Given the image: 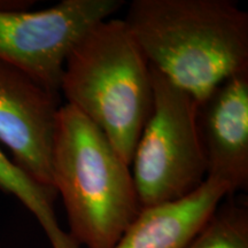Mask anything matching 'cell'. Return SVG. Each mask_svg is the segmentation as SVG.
<instances>
[{
	"label": "cell",
	"mask_w": 248,
	"mask_h": 248,
	"mask_svg": "<svg viewBox=\"0 0 248 248\" xmlns=\"http://www.w3.org/2000/svg\"><path fill=\"white\" fill-rule=\"evenodd\" d=\"M124 21L150 67L198 104L248 67V13L231 0H133Z\"/></svg>",
	"instance_id": "obj_1"
},
{
	"label": "cell",
	"mask_w": 248,
	"mask_h": 248,
	"mask_svg": "<svg viewBox=\"0 0 248 248\" xmlns=\"http://www.w3.org/2000/svg\"><path fill=\"white\" fill-rule=\"evenodd\" d=\"M60 92L131 164L153 107L152 70L124 18L94 24L71 48Z\"/></svg>",
	"instance_id": "obj_2"
},
{
	"label": "cell",
	"mask_w": 248,
	"mask_h": 248,
	"mask_svg": "<svg viewBox=\"0 0 248 248\" xmlns=\"http://www.w3.org/2000/svg\"><path fill=\"white\" fill-rule=\"evenodd\" d=\"M106 136L70 105L59 109L52 175L78 246L114 248L141 207L132 172Z\"/></svg>",
	"instance_id": "obj_3"
},
{
	"label": "cell",
	"mask_w": 248,
	"mask_h": 248,
	"mask_svg": "<svg viewBox=\"0 0 248 248\" xmlns=\"http://www.w3.org/2000/svg\"><path fill=\"white\" fill-rule=\"evenodd\" d=\"M151 70L153 107L130 164L141 208L182 199L207 179L198 101Z\"/></svg>",
	"instance_id": "obj_4"
},
{
	"label": "cell",
	"mask_w": 248,
	"mask_h": 248,
	"mask_svg": "<svg viewBox=\"0 0 248 248\" xmlns=\"http://www.w3.org/2000/svg\"><path fill=\"white\" fill-rule=\"evenodd\" d=\"M123 0H62L43 11L0 9V61L60 93L64 62L89 29L110 18Z\"/></svg>",
	"instance_id": "obj_5"
},
{
	"label": "cell",
	"mask_w": 248,
	"mask_h": 248,
	"mask_svg": "<svg viewBox=\"0 0 248 248\" xmlns=\"http://www.w3.org/2000/svg\"><path fill=\"white\" fill-rule=\"evenodd\" d=\"M59 97V92L0 61V142L27 175L54 191L52 151Z\"/></svg>",
	"instance_id": "obj_6"
},
{
	"label": "cell",
	"mask_w": 248,
	"mask_h": 248,
	"mask_svg": "<svg viewBox=\"0 0 248 248\" xmlns=\"http://www.w3.org/2000/svg\"><path fill=\"white\" fill-rule=\"evenodd\" d=\"M198 129L207 178L231 193L248 186V67L222 82L198 104Z\"/></svg>",
	"instance_id": "obj_7"
},
{
	"label": "cell",
	"mask_w": 248,
	"mask_h": 248,
	"mask_svg": "<svg viewBox=\"0 0 248 248\" xmlns=\"http://www.w3.org/2000/svg\"><path fill=\"white\" fill-rule=\"evenodd\" d=\"M231 194L224 183L207 178L182 199L141 208L114 248H186Z\"/></svg>",
	"instance_id": "obj_8"
},
{
	"label": "cell",
	"mask_w": 248,
	"mask_h": 248,
	"mask_svg": "<svg viewBox=\"0 0 248 248\" xmlns=\"http://www.w3.org/2000/svg\"><path fill=\"white\" fill-rule=\"evenodd\" d=\"M0 190L14 195L37 221L47 235L52 248H80L59 224L54 212V190L40 185L8 159L0 148Z\"/></svg>",
	"instance_id": "obj_9"
},
{
	"label": "cell",
	"mask_w": 248,
	"mask_h": 248,
	"mask_svg": "<svg viewBox=\"0 0 248 248\" xmlns=\"http://www.w3.org/2000/svg\"><path fill=\"white\" fill-rule=\"evenodd\" d=\"M186 248H248V203L226 197Z\"/></svg>",
	"instance_id": "obj_10"
}]
</instances>
